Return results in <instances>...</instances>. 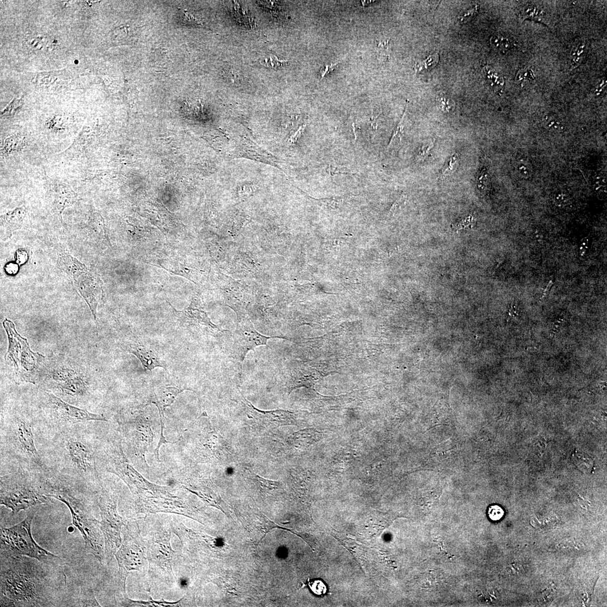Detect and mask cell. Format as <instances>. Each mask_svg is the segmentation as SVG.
Listing matches in <instances>:
<instances>
[{"mask_svg": "<svg viewBox=\"0 0 607 607\" xmlns=\"http://www.w3.org/2000/svg\"><path fill=\"white\" fill-rule=\"evenodd\" d=\"M54 566L34 558L1 556V606H56L63 579Z\"/></svg>", "mask_w": 607, "mask_h": 607, "instance_id": "obj_1", "label": "cell"}, {"mask_svg": "<svg viewBox=\"0 0 607 607\" xmlns=\"http://www.w3.org/2000/svg\"><path fill=\"white\" fill-rule=\"evenodd\" d=\"M41 481L47 497L66 505L71 513L73 525L84 539L88 552L103 563L105 560L104 536L100 522L95 518L89 499L69 485L67 479L45 478L42 475Z\"/></svg>", "mask_w": 607, "mask_h": 607, "instance_id": "obj_2", "label": "cell"}, {"mask_svg": "<svg viewBox=\"0 0 607 607\" xmlns=\"http://www.w3.org/2000/svg\"><path fill=\"white\" fill-rule=\"evenodd\" d=\"M53 446L58 467L66 477L93 485L100 480L97 453L89 434L73 426L59 432Z\"/></svg>", "mask_w": 607, "mask_h": 607, "instance_id": "obj_3", "label": "cell"}, {"mask_svg": "<svg viewBox=\"0 0 607 607\" xmlns=\"http://www.w3.org/2000/svg\"><path fill=\"white\" fill-rule=\"evenodd\" d=\"M2 446L23 468L32 473L43 474L47 469L37 449L34 425L20 412H9L1 423Z\"/></svg>", "mask_w": 607, "mask_h": 607, "instance_id": "obj_4", "label": "cell"}, {"mask_svg": "<svg viewBox=\"0 0 607 607\" xmlns=\"http://www.w3.org/2000/svg\"><path fill=\"white\" fill-rule=\"evenodd\" d=\"M51 502L45 494L40 475L21 465L16 471L1 476L0 503L15 513Z\"/></svg>", "mask_w": 607, "mask_h": 607, "instance_id": "obj_5", "label": "cell"}, {"mask_svg": "<svg viewBox=\"0 0 607 607\" xmlns=\"http://www.w3.org/2000/svg\"><path fill=\"white\" fill-rule=\"evenodd\" d=\"M35 512L32 511L24 520L10 527H1V556H25L42 563L62 566L63 560L37 544L32 536V522Z\"/></svg>", "mask_w": 607, "mask_h": 607, "instance_id": "obj_6", "label": "cell"}, {"mask_svg": "<svg viewBox=\"0 0 607 607\" xmlns=\"http://www.w3.org/2000/svg\"><path fill=\"white\" fill-rule=\"evenodd\" d=\"M100 488L96 490L94 500L101 514V527L103 532L105 560L109 563L121 546L123 527L127 523L117 511L118 496L105 489L99 482Z\"/></svg>", "mask_w": 607, "mask_h": 607, "instance_id": "obj_7", "label": "cell"}, {"mask_svg": "<svg viewBox=\"0 0 607 607\" xmlns=\"http://www.w3.org/2000/svg\"><path fill=\"white\" fill-rule=\"evenodd\" d=\"M3 324L9 341L5 358L15 366L16 382L35 383L34 373L44 356L32 351L29 342L17 332L13 322L6 319Z\"/></svg>", "mask_w": 607, "mask_h": 607, "instance_id": "obj_8", "label": "cell"}, {"mask_svg": "<svg viewBox=\"0 0 607 607\" xmlns=\"http://www.w3.org/2000/svg\"><path fill=\"white\" fill-rule=\"evenodd\" d=\"M136 525L127 522L124 526L123 541L115 555L119 566L117 585L124 599L127 598L126 582L129 573L133 570H140L145 559V547Z\"/></svg>", "mask_w": 607, "mask_h": 607, "instance_id": "obj_9", "label": "cell"}, {"mask_svg": "<svg viewBox=\"0 0 607 607\" xmlns=\"http://www.w3.org/2000/svg\"><path fill=\"white\" fill-rule=\"evenodd\" d=\"M44 410L48 424L60 431L78 424L108 421L103 415L91 413L69 404L52 393L45 392Z\"/></svg>", "mask_w": 607, "mask_h": 607, "instance_id": "obj_10", "label": "cell"}, {"mask_svg": "<svg viewBox=\"0 0 607 607\" xmlns=\"http://www.w3.org/2000/svg\"><path fill=\"white\" fill-rule=\"evenodd\" d=\"M273 338L281 337L262 335L248 319H239L233 334L234 357L242 365L250 351H254L259 346L267 345L268 341Z\"/></svg>", "mask_w": 607, "mask_h": 607, "instance_id": "obj_11", "label": "cell"}, {"mask_svg": "<svg viewBox=\"0 0 607 607\" xmlns=\"http://www.w3.org/2000/svg\"><path fill=\"white\" fill-rule=\"evenodd\" d=\"M122 425L124 428H129V446L131 447L134 455L148 466L146 453L154 438L151 421L144 414L140 413Z\"/></svg>", "mask_w": 607, "mask_h": 607, "instance_id": "obj_12", "label": "cell"}, {"mask_svg": "<svg viewBox=\"0 0 607 607\" xmlns=\"http://www.w3.org/2000/svg\"><path fill=\"white\" fill-rule=\"evenodd\" d=\"M74 285L85 299L96 320L97 309L103 298V282L96 271L89 270L73 280Z\"/></svg>", "mask_w": 607, "mask_h": 607, "instance_id": "obj_13", "label": "cell"}, {"mask_svg": "<svg viewBox=\"0 0 607 607\" xmlns=\"http://www.w3.org/2000/svg\"><path fill=\"white\" fill-rule=\"evenodd\" d=\"M243 401L247 407L249 418L252 419V424L258 429H275L295 424L294 415L289 411L281 410L264 411L256 409L244 397Z\"/></svg>", "mask_w": 607, "mask_h": 607, "instance_id": "obj_14", "label": "cell"}, {"mask_svg": "<svg viewBox=\"0 0 607 607\" xmlns=\"http://www.w3.org/2000/svg\"><path fill=\"white\" fill-rule=\"evenodd\" d=\"M170 534H160L159 537L153 539L148 553L150 566L160 570L165 576H173L171 568L173 550L170 544Z\"/></svg>", "mask_w": 607, "mask_h": 607, "instance_id": "obj_15", "label": "cell"}, {"mask_svg": "<svg viewBox=\"0 0 607 607\" xmlns=\"http://www.w3.org/2000/svg\"><path fill=\"white\" fill-rule=\"evenodd\" d=\"M169 304L170 305V303ZM170 305L173 309L176 317L183 326H205L213 335H222L227 331L213 324L207 313L194 308L192 303L182 311L176 310L172 305Z\"/></svg>", "mask_w": 607, "mask_h": 607, "instance_id": "obj_16", "label": "cell"}, {"mask_svg": "<svg viewBox=\"0 0 607 607\" xmlns=\"http://www.w3.org/2000/svg\"><path fill=\"white\" fill-rule=\"evenodd\" d=\"M182 486L211 506L221 509L225 513L221 498L219 493L213 489L214 485L210 480L189 479L185 481L184 483H182Z\"/></svg>", "mask_w": 607, "mask_h": 607, "instance_id": "obj_17", "label": "cell"}, {"mask_svg": "<svg viewBox=\"0 0 607 607\" xmlns=\"http://www.w3.org/2000/svg\"><path fill=\"white\" fill-rule=\"evenodd\" d=\"M186 390H189V389H179L173 386H165L156 388L153 393V395L146 406L153 404L157 408L160 415L162 430H164L165 428L163 420L165 418L164 411L165 409L173 404L176 397L179 393Z\"/></svg>", "mask_w": 607, "mask_h": 607, "instance_id": "obj_18", "label": "cell"}, {"mask_svg": "<svg viewBox=\"0 0 607 607\" xmlns=\"http://www.w3.org/2000/svg\"><path fill=\"white\" fill-rule=\"evenodd\" d=\"M128 351L136 356L145 370L151 371L156 367H161L167 371L165 361L150 347L143 345L131 344L128 346Z\"/></svg>", "mask_w": 607, "mask_h": 607, "instance_id": "obj_19", "label": "cell"}, {"mask_svg": "<svg viewBox=\"0 0 607 607\" xmlns=\"http://www.w3.org/2000/svg\"><path fill=\"white\" fill-rule=\"evenodd\" d=\"M54 195V203L60 219L62 222L63 213L66 208L73 206L77 200V194L69 184L53 182L51 183Z\"/></svg>", "mask_w": 607, "mask_h": 607, "instance_id": "obj_20", "label": "cell"}, {"mask_svg": "<svg viewBox=\"0 0 607 607\" xmlns=\"http://www.w3.org/2000/svg\"><path fill=\"white\" fill-rule=\"evenodd\" d=\"M57 264L59 268L74 280L89 269L80 261L68 253H63L59 257Z\"/></svg>", "mask_w": 607, "mask_h": 607, "instance_id": "obj_21", "label": "cell"}, {"mask_svg": "<svg viewBox=\"0 0 607 607\" xmlns=\"http://www.w3.org/2000/svg\"><path fill=\"white\" fill-rule=\"evenodd\" d=\"M92 133L89 126L83 127L71 145L63 152L60 153V156H71L83 154L89 148L92 140Z\"/></svg>", "mask_w": 607, "mask_h": 607, "instance_id": "obj_22", "label": "cell"}, {"mask_svg": "<svg viewBox=\"0 0 607 607\" xmlns=\"http://www.w3.org/2000/svg\"><path fill=\"white\" fill-rule=\"evenodd\" d=\"M26 215L27 210L25 207L17 208L2 216L4 226L12 234L13 231L20 228Z\"/></svg>", "mask_w": 607, "mask_h": 607, "instance_id": "obj_23", "label": "cell"}, {"mask_svg": "<svg viewBox=\"0 0 607 607\" xmlns=\"http://www.w3.org/2000/svg\"><path fill=\"white\" fill-rule=\"evenodd\" d=\"M483 76L486 82L495 94L501 96L505 87V78L494 69L485 66L483 69Z\"/></svg>", "mask_w": 607, "mask_h": 607, "instance_id": "obj_24", "label": "cell"}, {"mask_svg": "<svg viewBox=\"0 0 607 607\" xmlns=\"http://www.w3.org/2000/svg\"><path fill=\"white\" fill-rule=\"evenodd\" d=\"M572 461L577 469L583 473H591L594 470V461L586 453L574 451L572 454Z\"/></svg>", "mask_w": 607, "mask_h": 607, "instance_id": "obj_25", "label": "cell"}, {"mask_svg": "<svg viewBox=\"0 0 607 607\" xmlns=\"http://www.w3.org/2000/svg\"><path fill=\"white\" fill-rule=\"evenodd\" d=\"M476 185L480 196L485 197L488 195L492 187V183L488 170L484 166L477 174Z\"/></svg>", "mask_w": 607, "mask_h": 607, "instance_id": "obj_26", "label": "cell"}, {"mask_svg": "<svg viewBox=\"0 0 607 607\" xmlns=\"http://www.w3.org/2000/svg\"><path fill=\"white\" fill-rule=\"evenodd\" d=\"M26 139L20 134H14L7 137L4 142V150L7 154L20 151L26 146Z\"/></svg>", "mask_w": 607, "mask_h": 607, "instance_id": "obj_27", "label": "cell"}, {"mask_svg": "<svg viewBox=\"0 0 607 607\" xmlns=\"http://www.w3.org/2000/svg\"><path fill=\"white\" fill-rule=\"evenodd\" d=\"M493 48L502 52H507L516 48V42L502 35H494L490 39Z\"/></svg>", "mask_w": 607, "mask_h": 607, "instance_id": "obj_28", "label": "cell"}, {"mask_svg": "<svg viewBox=\"0 0 607 607\" xmlns=\"http://www.w3.org/2000/svg\"><path fill=\"white\" fill-rule=\"evenodd\" d=\"M586 50V45L582 42L574 46L570 55V69H575L580 66L585 56Z\"/></svg>", "mask_w": 607, "mask_h": 607, "instance_id": "obj_29", "label": "cell"}, {"mask_svg": "<svg viewBox=\"0 0 607 607\" xmlns=\"http://www.w3.org/2000/svg\"><path fill=\"white\" fill-rule=\"evenodd\" d=\"M78 600L77 606H101L95 598L93 590L89 587H81Z\"/></svg>", "mask_w": 607, "mask_h": 607, "instance_id": "obj_30", "label": "cell"}, {"mask_svg": "<svg viewBox=\"0 0 607 607\" xmlns=\"http://www.w3.org/2000/svg\"><path fill=\"white\" fill-rule=\"evenodd\" d=\"M439 61V56L438 54L431 55L427 59L423 61L417 63L415 65V70L416 73H422L432 71L437 66Z\"/></svg>", "mask_w": 607, "mask_h": 607, "instance_id": "obj_31", "label": "cell"}, {"mask_svg": "<svg viewBox=\"0 0 607 607\" xmlns=\"http://www.w3.org/2000/svg\"><path fill=\"white\" fill-rule=\"evenodd\" d=\"M522 15L524 20H530L541 22L543 21L545 14L539 7L530 5L523 9Z\"/></svg>", "mask_w": 607, "mask_h": 607, "instance_id": "obj_32", "label": "cell"}, {"mask_svg": "<svg viewBox=\"0 0 607 607\" xmlns=\"http://www.w3.org/2000/svg\"><path fill=\"white\" fill-rule=\"evenodd\" d=\"M257 483L263 492L270 493L277 490H279L281 485L280 482L267 480L258 475L256 476Z\"/></svg>", "mask_w": 607, "mask_h": 607, "instance_id": "obj_33", "label": "cell"}, {"mask_svg": "<svg viewBox=\"0 0 607 607\" xmlns=\"http://www.w3.org/2000/svg\"><path fill=\"white\" fill-rule=\"evenodd\" d=\"M407 107L408 105H406L404 112L403 113L400 122L398 123L396 127L394 129V130L393 131L391 140L390 142H389L388 145H387L388 150L391 149L392 146L394 145L397 141L399 142L401 141L403 133H404V124H403V123H404V119Z\"/></svg>", "mask_w": 607, "mask_h": 607, "instance_id": "obj_34", "label": "cell"}, {"mask_svg": "<svg viewBox=\"0 0 607 607\" xmlns=\"http://www.w3.org/2000/svg\"><path fill=\"white\" fill-rule=\"evenodd\" d=\"M458 164V157L457 154H453L450 158L444 164L441 173L440 174L439 179L443 180L451 175L456 170Z\"/></svg>", "mask_w": 607, "mask_h": 607, "instance_id": "obj_35", "label": "cell"}, {"mask_svg": "<svg viewBox=\"0 0 607 607\" xmlns=\"http://www.w3.org/2000/svg\"><path fill=\"white\" fill-rule=\"evenodd\" d=\"M437 100L440 108L445 113H450L455 107L453 100L443 92H439L437 95Z\"/></svg>", "mask_w": 607, "mask_h": 607, "instance_id": "obj_36", "label": "cell"}, {"mask_svg": "<svg viewBox=\"0 0 607 607\" xmlns=\"http://www.w3.org/2000/svg\"><path fill=\"white\" fill-rule=\"evenodd\" d=\"M314 435V433L312 432V430L302 431V432L296 433L294 435L293 440L294 443L299 445L310 444V442H313Z\"/></svg>", "mask_w": 607, "mask_h": 607, "instance_id": "obj_37", "label": "cell"}, {"mask_svg": "<svg viewBox=\"0 0 607 607\" xmlns=\"http://www.w3.org/2000/svg\"><path fill=\"white\" fill-rule=\"evenodd\" d=\"M544 123L546 128L554 131H560L563 128L562 122L554 115H546L544 118Z\"/></svg>", "mask_w": 607, "mask_h": 607, "instance_id": "obj_38", "label": "cell"}, {"mask_svg": "<svg viewBox=\"0 0 607 607\" xmlns=\"http://www.w3.org/2000/svg\"><path fill=\"white\" fill-rule=\"evenodd\" d=\"M92 225L96 232V235L100 237H106V231L104 228V223L103 219L98 213H95L93 215V219L92 221Z\"/></svg>", "mask_w": 607, "mask_h": 607, "instance_id": "obj_39", "label": "cell"}, {"mask_svg": "<svg viewBox=\"0 0 607 607\" xmlns=\"http://www.w3.org/2000/svg\"><path fill=\"white\" fill-rule=\"evenodd\" d=\"M310 589L315 595L321 596L325 594L327 588L324 582L320 580H314L308 583Z\"/></svg>", "mask_w": 607, "mask_h": 607, "instance_id": "obj_40", "label": "cell"}, {"mask_svg": "<svg viewBox=\"0 0 607 607\" xmlns=\"http://www.w3.org/2000/svg\"><path fill=\"white\" fill-rule=\"evenodd\" d=\"M535 79L534 73L531 69H524L519 71L516 77V81L522 83L523 82H530Z\"/></svg>", "mask_w": 607, "mask_h": 607, "instance_id": "obj_41", "label": "cell"}, {"mask_svg": "<svg viewBox=\"0 0 607 607\" xmlns=\"http://www.w3.org/2000/svg\"><path fill=\"white\" fill-rule=\"evenodd\" d=\"M287 62L285 60H279L275 55H270V56L264 59L262 64L267 67L276 68L283 66Z\"/></svg>", "mask_w": 607, "mask_h": 607, "instance_id": "obj_42", "label": "cell"}, {"mask_svg": "<svg viewBox=\"0 0 607 607\" xmlns=\"http://www.w3.org/2000/svg\"><path fill=\"white\" fill-rule=\"evenodd\" d=\"M504 512L502 507H500L497 505L490 506L488 510L489 517L494 521H497L501 520L504 516Z\"/></svg>", "mask_w": 607, "mask_h": 607, "instance_id": "obj_43", "label": "cell"}, {"mask_svg": "<svg viewBox=\"0 0 607 607\" xmlns=\"http://www.w3.org/2000/svg\"><path fill=\"white\" fill-rule=\"evenodd\" d=\"M479 11V6L477 5L474 9L467 11L464 15L458 18V22L461 23H466L474 19Z\"/></svg>", "mask_w": 607, "mask_h": 607, "instance_id": "obj_44", "label": "cell"}, {"mask_svg": "<svg viewBox=\"0 0 607 607\" xmlns=\"http://www.w3.org/2000/svg\"><path fill=\"white\" fill-rule=\"evenodd\" d=\"M475 224L474 218L472 216H470L465 219L458 222L456 224L453 225V229L456 231L463 230L467 228H472V226Z\"/></svg>", "mask_w": 607, "mask_h": 607, "instance_id": "obj_45", "label": "cell"}, {"mask_svg": "<svg viewBox=\"0 0 607 607\" xmlns=\"http://www.w3.org/2000/svg\"><path fill=\"white\" fill-rule=\"evenodd\" d=\"M433 146V141L427 143V144H426L423 146H422L420 151L418 153V155H417L416 160L418 161L424 160L426 157L429 156V153L431 150L432 149Z\"/></svg>", "mask_w": 607, "mask_h": 607, "instance_id": "obj_46", "label": "cell"}, {"mask_svg": "<svg viewBox=\"0 0 607 607\" xmlns=\"http://www.w3.org/2000/svg\"><path fill=\"white\" fill-rule=\"evenodd\" d=\"M590 240L587 238L581 240L578 248V253L581 257H585L587 256L590 251Z\"/></svg>", "mask_w": 607, "mask_h": 607, "instance_id": "obj_47", "label": "cell"}, {"mask_svg": "<svg viewBox=\"0 0 607 607\" xmlns=\"http://www.w3.org/2000/svg\"><path fill=\"white\" fill-rule=\"evenodd\" d=\"M22 103L21 100H13L12 103L9 104L7 108L4 110L2 113L3 116H11L16 112V110L20 107Z\"/></svg>", "mask_w": 607, "mask_h": 607, "instance_id": "obj_48", "label": "cell"}, {"mask_svg": "<svg viewBox=\"0 0 607 607\" xmlns=\"http://www.w3.org/2000/svg\"><path fill=\"white\" fill-rule=\"evenodd\" d=\"M17 263L19 265H24L29 259V254L25 249L17 250L16 254Z\"/></svg>", "mask_w": 607, "mask_h": 607, "instance_id": "obj_49", "label": "cell"}, {"mask_svg": "<svg viewBox=\"0 0 607 607\" xmlns=\"http://www.w3.org/2000/svg\"><path fill=\"white\" fill-rule=\"evenodd\" d=\"M328 173L331 175L338 174H352L351 171L348 168L329 165L327 169Z\"/></svg>", "mask_w": 607, "mask_h": 607, "instance_id": "obj_50", "label": "cell"}, {"mask_svg": "<svg viewBox=\"0 0 607 607\" xmlns=\"http://www.w3.org/2000/svg\"><path fill=\"white\" fill-rule=\"evenodd\" d=\"M18 265H19L18 263L9 262L5 266V271L8 275H16L19 271V266Z\"/></svg>", "mask_w": 607, "mask_h": 607, "instance_id": "obj_51", "label": "cell"}, {"mask_svg": "<svg viewBox=\"0 0 607 607\" xmlns=\"http://www.w3.org/2000/svg\"><path fill=\"white\" fill-rule=\"evenodd\" d=\"M338 67V63L326 64L324 67L321 68L320 71V75L321 78L325 76L327 74L330 73L331 72L334 71Z\"/></svg>", "mask_w": 607, "mask_h": 607, "instance_id": "obj_52", "label": "cell"}, {"mask_svg": "<svg viewBox=\"0 0 607 607\" xmlns=\"http://www.w3.org/2000/svg\"><path fill=\"white\" fill-rule=\"evenodd\" d=\"M606 82L603 80L600 81L596 86L595 94L597 96H600L602 93H604L606 90Z\"/></svg>", "mask_w": 607, "mask_h": 607, "instance_id": "obj_53", "label": "cell"}, {"mask_svg": "<svg viewBox=\"0 0 607 607\" xmlns=\"http://www.w3.org/2000/svg\"><path fill=\"white\" fill-rule=\"evenodd\" d=\"M562 323V319H557L552 323V326L551 328V332L555 334L556 333L559 331V328L561 326Z\"/></svg>", "mask_w": 607, "mask_h": 607, "instance_id": "obj_54", "label": "cell"}, {"mask_svg": "<svg viewBox=\"0 0 607 607\" xmlns=\"http://www.w3.org/2000/svg\"><path fill=\"white\" fill-rule=\"evenodd\" d=\"M553 285V282L552 281H550L549 282V284H548L547 286H546V289L544 290L543 294H542V295H541V299H544L545 297H546V296L548 295V294H549V291L551 288V287H552Z\"/></svg>", "mask_w": 607, "mask_h": 607, "instance_id": "obj_55", "label": "cell"}, {"mask_svg": "<svg viewBox=\"0 0 607 607\" xmlns=\"http://www.w3.org/2000/svg\"><path fill=\"white\" fill-rule=\"evenodd\" d=\"M304 126L301 127L299 129V130L298 131V132H296L295 134H294L293 136H291V140L292 142H295L296 140H297V139L300 136L301 134H302V133L304 130Z\"/></svg>", "mask_w": 607, "mask_h": 607, "instance_id": "obj_56", "label": "cell"}, {"mask_svg": "<svg viewBox=\"0 0 607 607\" xmlns=\"http://www.w3.org/2000/svg\"><path fill=\"white\" fill-rule=\"evenodd\" d=\"M509 316L511 317H515L517 316L515 308L511 307V308L509 309Z\"/></svg>", "mask_w": 607, "mask_h": 607, "instance_id": "obj_57", "label": "cell"}, {"mask_svg": "<svg viewBox=\"0 0 607 607\" xmlns=\"http://www.w3.org/2000/svg\"><path fill=\"white\" fill-rule=\"evenodd\" d=\"M361 2H362L361 3H362L363 7H367L368 6V5L369 4L372 3L374 2L373 1H362Z\"/></svg>", "mask_w": 607, "mask_h": 607, "instance_id": "obj_58", "label": "cell"}]
</instances>
